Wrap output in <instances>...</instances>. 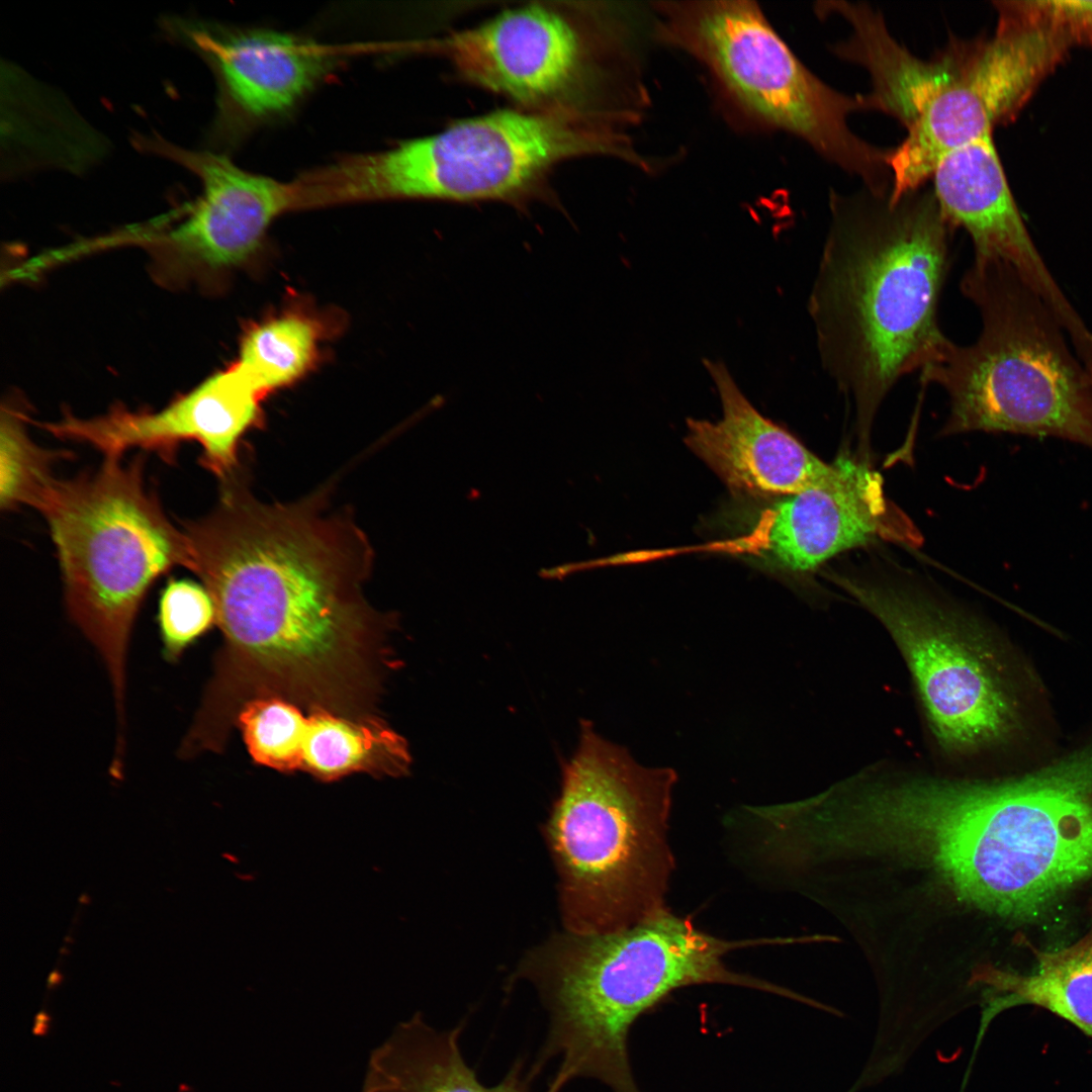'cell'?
<instances>
[{"instance_id": "7402d4cb", "label": "cell", "mask_w": 1092, "mask_h": 1092, "mask_svg": "<svg viewBox=\"0 0 1092 1092\" xmlns=\"http://www.w3.org/2000/svg\"><path fill=\"white\" fill-rule=\"evenodd\" d=\"M844 58L870 74L869 94L876 110L896 117L908 129L923 108L950 82L961 58L957 42L938 58L923 61L900 46L884 18L858 22L844 47Z\"/></svg>"}, {"instance_id": "d4e9b609", "label": "cell", "mask_w": 1092, "mask_h": 1092, "mask_svg": "<svg viewBox=\"0 0 1092 1092\" xmlns=\"http://www.w3.org/2000/svg\"><path fill=\"white\" fill-rule=\"evenodd\" d=\"M157 620L163 657L173 663L216 624L215 608L203 584L172 578L161 593Z\"/></svg>"}, {"instance_id": "8992f818", "label": "cell", "mask_w": 1092, "mask_h": 1092, "mask_svg": "<svg viewBox=\"0 0 1092 1092\" xmlns=\"http://www.w3.org/2000/svg\"><path fill=\"white\" fill-rule=\"evenodd\" d=\"M1088 785L1069 771L1011 782L952 779L932 825L947 883L985 911L1035 917L1092 876Z\"/></svg>"}, {"instance_id": "30bf717a", "label": "cell", "mask_w": 1092, "mask_h": 1092, "mask_svg": "<svg viewBox=\"0 0 1092 1092\" xmlns=\"http://www.w3.org/2000/svg\"><path fill=\"white\" fill-rule=\"evenodd\" d=\"M627 158L628 147L553 115L499 110L341 163V196L453 201L507 199L555 163L582 153Z\"/></svg>"}, {"instance_id": "484cf974", "label": "cell", "mask_w": 1092, "mask_h": 1092, "mask_svg": "<svg viewBox=\"0 0 1092 1092\" xmlns=\"http://www.w3.org/2000/svg\"><path fill=\"white\" fill-rule=\"evenodd\" d=\"M1056 25L1074 47L1092 46V1H1042Z\"/></svg>"}, {"instance_id": "ffe728a7", "label": "cell", "mask_w": 1092, "mask_h": 1092, "mask_svg": "<svg viewBox=\"0 0 1092 1092\" xmlns=\"http://www.w3.org/2000/svg\"><path fill=\"white\" fill-rule=\"evenodd\" d=\"M464 1027L438 1030L420 1012L399 1022L370 1053L361 1092H530L537 1076L522 1059L497 1084L481 1083L460 1048ZM561 1090L549 1083L546 1092Z\"/></svg>"}, {"instance_id": "cb8c5ba5", "label": "cell", "mask_w": 1092, "mask_h": 1092, "mask_svg": "<svg viewBox=\"0 0 1092 1092\" xmlns=\"http://www.w3.org/2000/svg\"><path fill=\"white\" fill-rule=\"evenodd\" d=\"M28 417L12 404H3L0 425V506L14 510L34 509L56 479L53 466L64 452L44 449L33 442L25 424Z\"/></svg>"}, {"instance_id": "3957f363", "label": "cell", "mask_w": 1092, "mask_h": 1092, "mask_svg": "<svg viewBox=\"0 0 1092 1092\" xmlns=\"http://www.w3.org/2000/svg\"><path fill=\"white\" fill-rule=\"evenodd\" d=\"M728 941L699 929L666 908L628 928L601 934L567 932L523 963L548 1014V1030L533 1069L560 1060L552 1080L600 1081L613 1092H640L628 1053L636 1020L673 991L725 984L792 998L793 992L730 970Z\"/></svg>"}, {"instance_id": "9c48e42d", "label": "cell", "mask_w": 1092, "mask_h": 1092, "mask_svg": "<svg viewBox=\"0 0 1092 1092\" xmlns=\"http://www.w3.org/2000/svg\"><path fill=\"white\" fill-rule=\"evenodd\" d=\"M834 581L895 643L941 764L963 774L1006 741L1015 711L996 646L975 614L910 582L842 575Z\"/></svg>"}, {"instance_id": "5bb4252c", "label": "cell", "mask_w": 1092, "mask_h": 1092, "mask_svg": "<svg viewBox=\"0 0 1092 1092\" xmlns=\"http://www.w3.org/2000/svg\"><path fill=\"white\" fill-rule=\"evenodd\" d=\"M825 485L761 497L741 518L732 550L766 569L811 571L883 534L888 514L881 475L845 455Z\"/></svg>"}, {"instance_id": "e0dca14e", "label": "cell", "mask_w": 1092, "mask_h": 1092, "mask_svg": "<svg viewBox=\"0 0 1092 1092\" xmlns=\"http://www.w3.org/2000/svg\"><path fill=\"white\" fill-rule=\"evenodd\" d=\"M722 404L717 422L689 419L686 443L732 490L750 497L792 494L828 483L836 474L795 437L764 418L726 365L705 359Z\"/></svg>"}, {"instance_id": "4fadbf2b", "label": "cell", "mask_w": 1092, "mask_h": 1092, "mask_svg": "<svg viewBox=\"0 0 1092 1092\" xmlns=\"http://www.w3.org/2000/svg\"><path fill=\"white\" fill-rule=\"evenodd\" d=\"M263 397L234 363L160 411L115 406L88 419L66 413L59 421L38 423V427L57 438L88 444L104 457L142 448L171 462L181 443L193 441L201 447V465L221 481L236 472L240 441L258 425Z\"/></svg>"}, {"instance_id": "277c9868", "label": "cell", "mask_w": 1092, "mask_h": 1092, "mask_svg": "<svg viewBox=\"0 0 1092 1092\" xmlns=\"http://www.w3.org/2000/svg\"><path fill=\"white\" fill-rule=\"evenodd\" d=\"M675 781L672 769L639 764L582 723L545 827L567 932H615L665 908Z\"/></svg>"}, {"instance_id": "4316f807", "label": "cell", "mask_w": 1092, "mask_h": 1092, "mask_svg": "<svg viewBox=\"0 0 1092 1092\" xmlns=\"http://www.w3.org/2000/svg\"><path fill=\"white\" fill-rule=\"evenodd\" d=\"M49 1027V1016L46 1012L40 1011L35 1017V1023L33 1032L35 1034H43Z\"/></svg>"}, {"instance_id": "7c38bea8", "label": "cell", "mask_w": 1092, "mask_h": 1092, "mask_svg": "<svg viewBox=\"0 0 1092 1092\" xmlns=\"http://www.w3.org/2000/svg\"><path fill=\"white\" fill-rule=\"evenodd\" d=\"M134 145L191 171L201 184L176 223L122 235L150 251L163 283L178 285L243 264L292 201L289 186L243 170L222 155L184 149L160 135L136 136Z\"/></svg>"}, {"instance_id": "ba28073f", "label": "cell", "mask_w": 1092, "mask_h": 1092, "mask_svg": "<svg viewBox=\"0 0 1092 1092\" xmlns=\"http://www.w3.org/2000/svg\"><path fill=\"white\" fill-rule=\"evenodd\" d=\"M657 33L699 61L729 98L761 123L788 131L868 190L891 188L888 156L848 125L853 112L874 109L869 95L828 86L795 56L751 1L655 3Z\"/></svg>"}, {"instance_id": "9a60e30c", "label": "cell", "mask_w": 1092, "mask_h": 1092, "mask_svg": "<svg viewBox=\"0 0 1092 1092\" xmlns=\"http://www.w3.org/2000/svg\"><path fill=\"white\" fill-rule=\"evenodd\" d=\"M945 218L970 235L975 257L1013 266L1056 315L1078 351L1092 347V331L1068 300L1036 249L1010 191L992 133L946 154L932 174Z\"/></svg>"}, {"instance_id": "2e32d148", "label": "cell", "mask_w": 1092, "mask_h": 1092, "mask_svg": "<svg viewBox=\"0 0 1092 1092\" xmlns=\"http://www.w3.org/2000/svg\"><path fill=\"white\" fill-rule=\"evenodd\" d=\"M237 723L252 758L280 771L335 781L354 772L401 776L411 763L404 738L382 722L325 707L305 716L286 699L261 696L243 704Z\"/></svg>"}, {"instance_id": "52a82bcc", "label": "cell", "mask_w": 1092, "mask_h": 1092, "mask_svg": "<svg viewBox=\"0 0 1092 1092\" xmlns=\"http://www.w3.org/2000/svg\"><path fill=\"white\" fill-rule=\"evenodd\" d=\"M142 455L104 457L94 470L56 478L36 510L62 570L67 611L106 665L118 727L124 724L130 633L152 584L177 566L192 570L185 533L146 483Z\"/></svg>"}, {"instance_id": "7a4b0ae2", "label": "cell", "mask_w": 1092, "mask_h": 1092, "mask_svg": "<svg viewBox=\"0 0 1092 1092\" xmlns=\"http://www.w3.org/2000/svg\"><path fill=\"white\" fill-rule=\"evenodd\" d=\"M830 212L809 312L822 365L852 402L866 442L893 385L949 342L937 311L952 225L922 187L896 201L832 193Z\"/></svg>"}, {"instance_id": "603a6c76", "label": "cell", "mask_w": 1092, "mask_h": 1092, "mask_svg": "<svg viewBox=\"0 0 1092 1092\" xmlns=\"http://www.w3.org/2000/svg\"><path fill=\"white\" fill-rule=\"evenodd\" d=\"M318 330L309 318L286 314L253 327L237 363L265 394L301 377L313 363Z\"/></svg>"}, {"instance_id": "5b68a950", "label": "cell", "mask_w": 1092, "mask_h": 1092, "mask_svg": "<svg viewBox=\"0 0 1092 1092\" xmlns=\"http://www.w3.org/2000/svg\"><path fill=\"white\" fill-rule=\"evenodd\" d=\"M961 286L979 309V338L969 346L949 341L920 371L922 383L949 396L943 432L1051 437L1092 448V374L1045 302L997 257H975Z\"/></svg>"}, {"instance_id": "ac0fdd59", "label": "cell", "mask_w": 1092, "mask_h": 1092, "mask_svg": "<svg viewBox=\"0 0 1092 1092\" xmlns=\"http://www.w3.org/2000/svg\"><path fill=\"white\" fill-rule=\"evenodd\" d=\"M449 56L470 81L519 101L564 89L576 72L580 44L558 13L542 6L503 12L447 40Z\"/></svg>"}, {"instance_id": "6da1fadb", "label": "cell", "mask_w": 1092, "mask_h": 1092, "mask_svg": "<svg viewBox=\"0 0 1092 1092\" xmlns=\"http://www.w3.org/2000/svg\"><path fill=\"white\" fill-rule=\"evenodd\" d=\"M220 482L216 507L181 524L224 637L203 706L234 714L251 673L310 700L346 697L374 625L363 597L369 541L323 493L266 504L236 474Z\"/></svg>"}, {"instance_id": "83f0119b", "label": "cell", "mask_w": 1092, "mask_h": 1092, "mask_svg": "<svg viewBox=\"0 0 1092 1092\" xmlns=\"http://www.w3.org/2000/svg\"><path fill=\"white\" fill-rule=\"evenodd\" d=\"M62 981H63L62 974L58 970H55V971L52 972V974L49 977L48 985H49L50 988H54V987L58 986Z\"/></svg>"}, {"instance_id": "f1b7e54d", "label": "cell", "mask_w": 1092, "mask_h": 1092, "mask_svg": "<svg viewBox=\"0 0 1092 1092\" xmlns=\"http://www.w3.org/2000/svg\"><path fill=\"white\" fill-rule=\"evenodd\" d=\"M79 901H80V903H81V904L87 905V904H89V903H90V901H91V900H90V897H89L88 895H86V894H82V895L80 896V899H79Z\"/></svg>"}, {"instance_id": "44dd1931", "label": "cell", "mask_w": 1092, "mask_h": 1092, "mask_svg": "<svg viewBox=\"0 0 1092 1092\" xmlns=\"http://www.w3.org/2000/svg\"><path fill=\"white\" fill-rule=\"evenodd\" d=\"M1035 969L1028 974L986 969L978 981L986 986L985 1008L976 1049L991 1021L1020 1005L1043 1008L1069 1021L1092 1038V925L1073 944L1055 951L1032 948Z\"/></svg>"}, {"instance_id": "8fae6325", "label": "cell", "mask_w": 1092, "mask_h": 1092, "mask_svg": "<svg viewBox=\"0 0 1092 1092\" xmlns=\"http://www.w3.org/2000/svg\"><path fill=\"white\" fill-rule=\"evenodd\" d=\"M998 21L986 40L963 42L959 68L888 157L898 198L932 176L952 150L1011 121L1068 57L1069 40L1023 1H995Z\"/></svg>"}, {"instance_id": "d6986e66", "label": "cell", "mask_w": 1092, "mask_h": 1092, "mask_svg": "<svg viewBox=\"0 0 1092 1092\" xmlns=\"http://www.w3.org/2000/svg\"><path fill=\"white\" fill-rule=\"evenodd\" d=\"M169 26L214 68L225 100L256 117L290 108L331 66L323 49L292 34L220 30L178 19Z\"/></svg>"}]
</instances>
